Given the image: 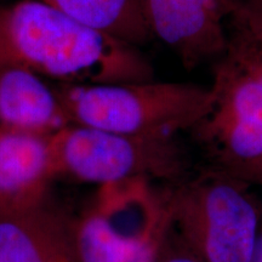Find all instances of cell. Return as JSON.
<instances>
[{"label":"cell","mask_w":262,"mask_h":262,"mask_svg":"<svg viewBox=\"0 0 262 262\" xmlns=\"http://www.w3.org/2000/svg\"><path fill=\"white\" fill-rule=\"evenodd\" d=\"M0 64L64 85L153 80L152 66L135 45L37 0L0 8Z\"/></svg>","instance_id":"1"},{"label":"cell","mask_w":262,"mask_h":262,"mask_svg":"<svg viewBox=\"0 0 262 262\" xmlns=\"http://www.w3.org/2000/svg\"><path fill=\"white\" fill-rule=\"evenodd\" d=\"M56 91L71 124L131 136H173L193 129L214 103L211 88L153 80L60 84Z\"/></svg>","instance_id":"2"},{"label":"cell","mask_w":262,"mask_h":262,"mask_svg":"<svg viewBox=\"0 0 262 262\" xmlns=\"http://www.w3.org/2000/svg\"><path fill=\"white\" fill-rule=\"evenodd\" d=\"M242 183L222 171L182 188L170 203L169 220L201 262L253 260L261 222Z\"/></svg>","instance_id":"3"},{"label":"cell","mask_w":262,"mask_h":262,"mask_svg":"<svg viewBox=\"0 0 262 262\" xmlns=\"http://www.w3.org/2000/svg\"><path fill=\"white\" fill-rule=\"evenodd\" d=\"M50 147L55 175L100 185L172 178L185 168L173 136H131L68 124L51 134Z\"/></svg>","instance_id":"4"},{"label":"cell","mask_w":262,"mask_h":262,"mask_svg":"<svg viewBox=\"0 0 262 262\" xmlns=\"http://www.w3.org/2000/svg\"><path fill=\"white\" fill-rule=\"evenodd\" d=\"M211 111L194 129L224 170L262 158V61L241 34L215 72Z\"/></svg>","instance_id":"5"},{"label":"cell","mask_w":262,"mask_h":262,"mask_svg":"<svg viewBox=\"0 0 262 262\" xmlns=\"http://www.w3.org/2000/svg\"><path fill=\"white\" fill-rule=\"evenodd\" d=\"M168 221L142 192L102 203L74 227L78 261L156 262Z\"/></svg>","instance_id":"6"},{"label":"cell","mask_w":262,"mask_h":262,"mask_svg":"<svg viewBox=\"0 0 262 262\" xmlns=\"http://www.w3.org/2000/svg\"><path fill=\"white\" fill-rule=\"evenodd\" d=\"M152 37L188 70L224 56L229 40L225 17L232 0H136Z\"/></svg>","instance_id":"7"},{"label":"cell","mask_w":262,"mask_h":262,"mask_svg":"<svg viewBox=\"0 0 262 262\" xmlns=\"http://www.w3.org/2000/svg\"><path fill=\"white\" fill-rule=\"evenodd\" d=\"M0 220V262H79L74 228L41 204Z\"/></svg>","instance_id":"8"},{"label":"cell","mask_w":262,"mask_h":262,"mask_svg":"<svg viewBox=\"0 0 262 262\" xmlns=\"http://www.w3.org/2000/svg\"><path fill=\"white\" fill-rule=\"evenodd\" d=\"M68 124L56 89L34 72L0 64V126L51 135Z\"/></svg>","instance_id":"9"},{"label":"cell","mask_w":262,"mask_h":262,"mask_svg":"<svg viewBox=\"0 0 262 262\" xmlns=\"http://www.w3.org/2000/svg\"><path fill=\"white\" fill-rule=\"evenodd\" d=\"M52 176L50 135L0 126V195L18 209L39 204Z\"/></svg>","instance_id":"10"},{"label":"cell","mask_w":262,"mask_h":262,"mask_svg":"<svg viewBox=\"0 0 262 262\" xmlns=\"http://www.w3.org/2000/svg\"><path fill=\"white\" fill-rule=\"evenodd\" d=\"M129 44L152 38L136 0H37Z\"/></svg>","instance_id":"11"},{"label":"cell","mask_w":262,"mask_h":262,"mask_svg":"<svg viewBox=\"0 0 262 262\" xmlns=\"http://www.w3.org/2000/svg\"><path fill=\"white\" fill-rule=\"evenodd\" d=\"M241 34L262 44V0H232L231 14Z\"/></svg>","instance_id":"12"},{"label":"cell","mask_w":262,"mask_h":262,"mask_svg":"<svg viewBox=\"0 0 262 262\" xmlns=\"http://www.w3.org/2000/svg\"><path fill=\"white\" fill-rule=\"evenodd\" d=\"M224 172L244 183H256L262 186V158L244 165L235 166L233 169L224 170Z\"/></svg>","instance_id":"13"},{"label":"cell","mask_w":262,"mask_h":262,"mask_svg":"<svg viewBox=\"0 0 262 262\" xmlns=\"http://www.w3.org/2000/svg\"><path fill=\"white\" fill-rule=\"evenodd\" d=\"M251 262H262V225L260 229V234H258V239L256 243V248H255L254 256Z\"/></svg>","instance_id":"14"},{"label":"cell","mask_w":262,"mask_h":262,"mask_svg":"<svg viewBox=\"0 0 262 262\" xmlns=\"http://www.w3.org/2000/svg\"><path fill=\"white\" fill-rule=\"evenodd\" d=\"M162 262H201V261H199L198 258H195L193 255H187V256H175V257L168 258V260H164Z\"/></svg>","instance_id":"15"},{"label":"cell","mask_w":262,"mask_h":262,"mask_svg":"<svg viewBox=\"0 0 262 262\" xmlns=\"http://www.w3.org/2000/svg\"><path fill=\"white\" fill-rule=\"evenodd\" d=\"M245 37V35H244ZM248 38V37H247ZM250 39V38H249ZM251 41L254 42V45H255V48H256V50H257V52H258V56H260V58H261V61H262V44H258V42H256V41H254L253 39H250Z\"/></svg>","instance_id":"16"}]
</instances>
